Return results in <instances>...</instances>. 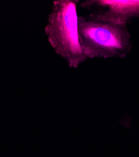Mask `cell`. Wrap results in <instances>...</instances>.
I'll list each match as a JSON object with an SVG mask.
<instances>
[{"mask_svg":"<svg viewBox=\"0 0 139 157\" xmlns=\"http://www.w3.org/2000/svg\"><path fill=\"white\" fill-rule=\"evenodd\" d=\"M81 7L101 19L127 25L139 17L138 0H86Z\"/></svg>","mask_w":139,"mask_h":157,"instance_id":"cell-3","label":"cell"},{"mask_svg":"<svg viewBox=\"0 0 139 157\" xmlns=\"http://www.w3.org/2000/svg\"><path fill=\"white\" fill-rule=\"evenodd\" d=\"M79 2L77 0L53 2L45 29L49 44L71 68H78L86 60L79 39Z\"/></svg>","mask_w":139,"mask_h":157,"instance_id":"cell-2","label":"cell"},{"mask_svg":"<svg viewBox=\"0 0 139 157\" xmlns=\"http://www.w3.org/2000/svg\"><path fill=\"white\" fill-rule=\"evenodd\" d=\"M79 39L86 59H123L132 47L127 25L90 14L78 17Z\"/></svg>","mask_w":139,"mask_h":157,"instance_id":"cell-1","label":"cell"}]
</instances>
